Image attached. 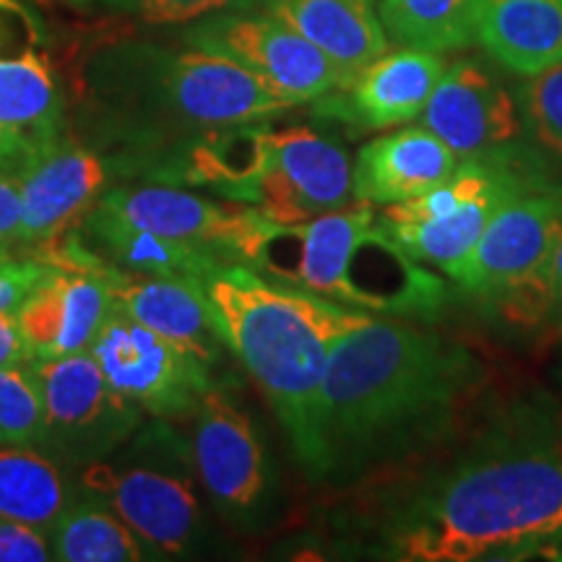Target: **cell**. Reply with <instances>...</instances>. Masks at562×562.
Wrapping results in <instances>:
<instances>
[{"label":"cell","instance_id":"obj_4","mask_svg":"<svg viewBox=\"0 0 562 562\" xmlns=\"http://www.w3.org/2000/svg\"><path fill=\"white\" fill-rule=\"evenodd\" d=\"M201 290L222 341L263 391L307 472L328 357L368 313L279 284L243 263L209 269Z\"/></svg>","mask_w":562,"mask_h":562},{"label":"cell","instance_id":"obj_34","mask_svg":"<svg viewBox=\"0 0 562 562\" xmlns=\"http://www.w3.org/2000/svg\"><path fill=\"white\" fill-rule=\"evenodd\" d=\"M552 323L562 328V240L554 248V315Z\"/></svg>","mask_w":562,"mask_h":562},{"label":"cell","instance_id":"obj_5","mask_svg":"<svg viewBox=\"0 0 562 562\" xmlns=\"http://www.w3.org/2000/svg\"><path fill=\"white\" fill-rule=\"evenodd\" d=\"M191 442L172 419L149 417L115 453L74 472V487L115 513L146 560L191 558L206 539Z\"/></svg>","mask_w":562,"mask_h":562},{"label":"cell","instance_id":"obj_22","mask_svg":"<svg viewBox=\"0 0 562 562\" xmlns=\"http://www.w3.org/2000/svg\"><path fill=\"white\" fill-rule=\"evenodd\" d=\"M531 186L533 182L513 167L505 178L492 182L490 188L472 195L467 203H461L459 209L440 216V220L378 222H381V227L389 232L393 240L409 252L414 261L435 266V269H440L451 279L461 269V263L467 261L469 252L474 250L476 240L487 229V224L497 214V209Z\"/></svg>","mask_w":562,"mask_h":562},{"label":"cell","instance_id":"obj_11","mask_svg":"<svg viewBox=\"0 0 562 562\" xmlns=\"http://www.w3.org/2000/svg\"><path fill=\"white\" fill-rule=\"evenodd\" d=\"M97 206L170 240L220 252L227 263L248 266L269 222L250 203L214 201L161 182H117Z\"/></svg>","mask_w":562,"mask_h":562},{"label":"cell","instance_id":"obj_14","mask_svg":"<svg viewBox=\"0 0 562 562\" xmlns=\"http://www.w3.org/2000/svg\"><path fill=\"white\" fill-rule=\"evenodd\" d=\"M562 240V191L531 186L497 209L451 281L487 302L550 258Z\"/></svg>","mask_w":562,"mask_h":562},{"label":"cell","instance_id":"obj_26","mask_svg":"<svg viewBox=\"0 0 562 562\" xmlns=\"http://www.w3.org/2000/svg\"><path fill=\"white\" fill-rule=\"evenodd\" d=\"M378 13L402 47L448 53L476 42L474 0H378Z\"/></svg>","mask_w":562,"mask_h":562},{"label":"cell","instance_id":"obj_19","mask_svg":"<svg viewBox=\"0 0 562 562\" xmlns=\"http://www.w3.org/2000/svg\"><path fill=\"white\" fill-rule=\"evenodd\" d=\"M474 37L510 74L562 63V0H474Z\"/></svg>","mask_w":562,"mask_h":562},{"label":"cell","instance_id":"obj_31","mask_svg":"<svg viewBox=\"0 0 562 562\" xmlns=\"http://www.w3.org/2000/svg\"><path fill=\"white\" fill-rule=\"evenodd\" d=\"M53 560L50 537L34 526L0 518V562H47Z\"/></svg>","mask_w":562,"mask_h":562},{"label":"cell","instance_id":"obj_36","mask_svg":"<svg viewBox=\"0 0 562 562\" xmlns=\"http://www.w3.org/2000/svg\"><path fill=\"white\" fill-rule=\"evenodd\" d=\"M3 138H5V133H3V131H0V144H3Z\"/></svg>","mask_w":562,"mask_h":562},{"label":"cell","instance_id":"obj_2","mask_svg":"<svg viewBox=\"0 0 562 562\" xmlns=\"http://www.w3.org/2000/svg\"><path fill=\"white\" fill-rule=\"evenodd\" d=\"M484 385L467 344L391 315L334 344L315 409V482L357 480L446 442Z\"/></svg>","mask_w":562,"mask_h":562},{"label":"cell","instance_id":"obj_20","mask_svg":"<svg viewBox=\"0 0 562 562\" xmlns=\"http://www.w3.org/2000/svg\"><path fill=\"white\" fill-rule=\"evenodd\" d=\"M68 232L91 256L123 271L201 281L209 269L227 263L220 252L170 240L157 232L136 227V224L100 209L97 203Z\"/></svg>","mask_w":562,"mask_h":562},{"label":"cell","instance_id":"obj_27","mask_svg":"<svg viewBox=\"0 0 562 562\" xmlns=\"http://www.w3.org/2000/svg\"><path fill=\"white\" fill-rule=\"evenodd\" d=\"M497 318L518 328H537L554 315V252L508 290L484 302Z\"/></svg>","mask_w":562,"mask_h":562},{"label":"cell","instance_id":"obj_17","mask_svg":"<svg viewBox=\"0 0 562 562\" xmlns=\"http://www.w3.org/2000/svg\"><path fill=\"white\" fill-rule=\"evenodd\" d=\"M258 9L313 42L339 74V89L389 53L375 0H261Z\"/></svg>","mask_w":562,"mask_h":562},{"label":"cell","instance_id":"obj_16","mask_svg":"<svg viewBox=\"0 0 562 562\" xmlns=\"http://www.w3.org/2000/svg\"><path fill=\"white\" fill-rule=\"evenodd\" d=\"M110 305V290L100 273L50 263L16 307V321L34 360H58L91 347Z\"/></svg>","mask_w":562,"mask_h":562},{"label":"cell","instance_id":"obj_21","mask_svg":"<svg viewBox=\"0 0 562 562\" xmlns=\"http://www.w3.org/2000/svg\"><path fill=\"white\" fill-rule=\"evenodd\" d=\"M0 131L40 151L68 133V97L40 47L0 53Z\"/></svg>","mask_w":562,"mask_h":562},{"label":"cell","instance_id":"obj_1","mask_svg":"<svg viewBox=\"0 0 562 562\" xmlns=\"http://www.w3.org/2000/svg\"><path fill=\"white\" fill-rule=\"evenodd\" d=\"M385 558H562V422L542 402L497 412L456 453L385 492Z\"/></svg>","mask_w":562,"mask_h":562},{"label":"cell","instance_id":"obj_18","mask_svg":"<svg viewBox=\"0 0 562 562\" xmlns=\"http://www.w3.org/2000/svg\"><path fill=\"white\" fill-rule=\"evenodd\" d=\"M459 157L425 125L368 140L355 159V201L391 206L427 193L459 167Z\"/></svg>","mask_w":562,"mask_h":562},{"label":"cell","instance_id":"obj_10","mask_svg":"<svg viewBox=\"0 0 562 562\" xmlns=\"http://www.w3.org/2000/svg\"><path fill=\"white\" fill-rule=\"evenodd\" d=\"M266 165L250 206L277 224H297L355 203V165L331 133L311 125L266 123Z\"/></svg>","mask_w":562,"mask_h":562},{"label":"cell","instance_id":"obj_8","mask_svg":"<svg viewBox=\"0 0 562 562\" xmlns=\"http://www.w3.org/2000/svg\"><path fill=\"white\" fill-rule=\"evenodd\" d=\"M182 45L232 58L292 108L339 89V74L313 42L269 11H216L178 32Z\"/></svg>","mask_w":562,"mask_h":562},{"label":"cell","instance_id":"obj_12","mask_svg":"<svg viewBox=\"0 0 562 562\" xmlns=\"http://www.w3.org/2000/svg\"><path fill=\"white\" fill-rule=\"evenodd\" d=\"M21 182V227L16 248L37 252L74 227L117 182L121 157L66 133L30 167Z\"/></svg>","mask_w":562,"mask_h":562},{"label":"cell","instance_id":"obj_35","mask_svg":"<svg viewBox=\"0 0 562 562\" xmlns=\"http://www.w3.org/2000/svg\"><path fill=\"white\" fill-rule=\"evenodd\" d=\"M66 3H68V5H74V9H81V11H87L91 0H66Z\"/></svg>","mask_w":562,"mask_h":562},{"label":"cell","instance_id":"obj_6","mask_svg":"<svg viewBox=\"0 0 562 562\" xmlns=\"http://www.w3.org/2000/svg\"><path fill=\"white\" fill-rule=\"evenodd\" d=\"M42 402V438L70 474L115 453L146 414L112 389L91 351L26 364Z\"/></svg>","mask_w":562,"mask_h":562},{"label":"cell","instance_id":"obj_3","mask_svg":"<svg viewBox=\"0 0 562 562\" xmlns=\"http://www.w3.org/2000/svg\"><path fill=\"white\" fill-rule=\"evenodd\" d=\"M284 110L292 104L224 55L115 37L76 63L68 133L100 149L149 151Z\"/></svg>","mask_w":562,"mask_h":562},{"label":"cell","instance_id":"obj_7","mask_svg":"<svg viewBox=\"0 0 562 562\" xmlns=\"http://www.w3.org/2000/svg\"><path fill=\"white\" fill-rule=\"evenodd\" d=\"M191 456L195 474L220 516L240 529L266 521L273 474L263 435L224 385H211L191 414Z\"/></svg>","mask_w":562,"mask_h":562},{"label":"cell","instance_id":"obj_15","mask_svg":"<svg viewBox=\"0 0 562 562\" xmlns=\"http://www.w3.org/2000/svg\"><path fill=\"white\" fill-rule=\"evenodd\" d=\"M446 68L440 53L414 47L385 53L347 87L315 100V112L355 133L396 128L422 115Z\"/></svg>","mask_w":562,"mask_h":562},{"label":"cell","instance_id":"obj_29","mask_svg":"<svg viewBox=\"0 0 562 562\" xmlns=\"http://www.w3.org/2000/svg\"><path fill=\"white\" fill-rule=\"evenodd\" d=\"M261 0H91L87 11L125 16L149 26H186L216 11L258 9Z\"/></svg>","mask_w":562,"mask_h":562},{"label":"cell","instance_id":"obj_13","mask_svg":"<svg viewBox=\"0 0 562 562\" xmlns=\"http://www.w3.org/2000/svg\"><path fill=\"white\" fill-rule=\"evenodd\" d=\"M459 159H495L513 165L521 151L524 121L510 94L476 60H456L419 115Z\"/></svg>","mask_w":562,"mask_h":562},{"label":"cell","instance_id":"obj_32","mask_svg":"<svg viewBox=\"0 0 562 562\" xmlns=\"http://www.w3.org/2000/svg\"><path fill=\"white\" fill-rule=\"evenodd\" d=\"M21 227V182L0 172V248H16Z\"/></svg>","mask_w":562,"mask_h":562},{"label":"cell","instance_id":"obj_23","mask_svg":"<svg viewBox=\"0 0 562 562\" xmlns=\"http://www.w3.org/2000/svg\"><path fill=\"white\" fill-rule=\"evenodd\" d=\"M74 495V474L37 442L0 446V518L50 537Z\"/></svg>","mask_w":562,"mask_h":562},{"label":"cell","instance_id":"obj_24","mask_svg":"<svg viewBox=\"0 0 562 562\" xmlns=\"http://www.w3.org/2000/svg\"><path fill=\"white\" fill-rule=\"evenodd\" d=\"M524 121L516 167L533 186L562 191V63L526 76L516 91Z\"/></svg>","mask_w":562,"mask_h":562},{"label":"cell","instance_id":"obj_28","mask_svg":"<svg viewBox=\"0 0 562 562\" xmlns=\"http://www.w3.org/2000/svg\"><path fill=\"white\" fill-rule=\"evenodd\" d=\"M26 364L0 368V446L42 438L40 391Z\"/></svg>","mask_w":562,"mask_h":562},{"label":"cell","instance_id":"obj_9","mask_svg":"<svg viewBox=\"0 0 562 562\" xmlns=\"http://www.w3.org/2000/svg\"><path fill=\"white\" fill-rule=\"evenodd\" d=\"M89 351L112 389L146 417L191 419L203 393L214 385L211 372L193 357L117 305H110Z\"/></svg>","mask_w":562,"mask_h":562},{"label":"cell","instance_id":"obj_30","mask_svg":"<svg viewBox=\"0 0 562 562\" xmlns=\"http://www.w3.org/2000/svg\"><path fill=\"white\" fill-rule=\"evenodd\" d=\"M42 258L19 248H0V313L16 311L47 271Z\"/></svg>","mask_w":562,"mask_h":562},{"label":"cell","instance_id":"obj_25","mask_svg":"<svg viewBox=\"0 0 562 562\" xmlns=\"http://www.w3.org/2000/svg\"><path fill=\"white\" fill-rule=\"evenodd\" d=\"M58 562H140L146 552L128 526L94 497L76 492L50 531Z\"/></svg>","mask_w":562,"mask_h":562},{"label":"cell","instance_id":"obj_33","mask_svg":"<svg viewBox=\"0 0 562 562\" xmlns=\"http://www.w3.org/2000/svg\"><path fill=\"white\" fill-rule=\"evenodd\" d=\"M34 355L21 334L16 311L0 313V368H16L32 362Z\"/></svg>","mask_w":562,"mask_h":562}]
</instances>
